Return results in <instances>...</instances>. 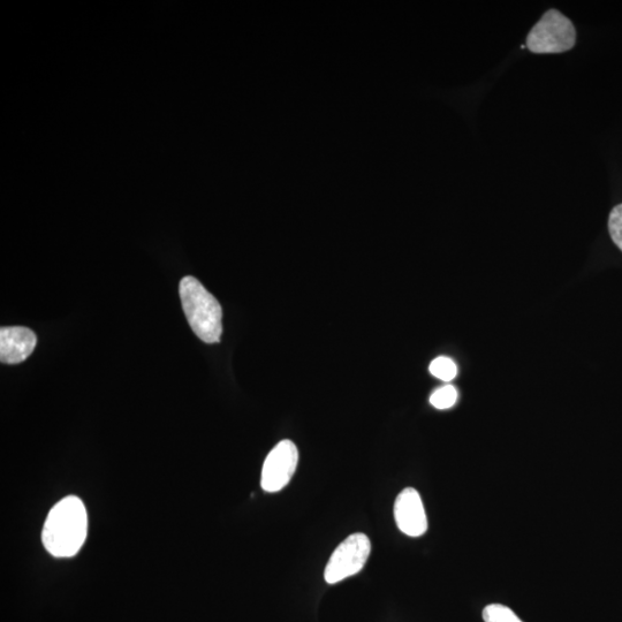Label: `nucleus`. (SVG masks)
<instances>
[{
  "instance_id": "obj_1",
  "label": "nucleus",
  "mask_w": 622,
  "mask_h": 622,
  "mask_svg": "<svg viewBox=\"0 0 622 622\" xmlns=\"http://www.w3.org/2000/svg\"><path fill=\"white\" fill-rule=\"evenodd\" d=\"M88 533L85 504L75 496L60 500L51 508L42 532L44 548L56 558H71L81 550Z\"/></svg>"
},
{
  "instance_id": "obj_2",
  "label": "nucleus",
  "mask_w": 622,
  "mask_h": 622,
  "mask_svg": "<svg viewBox=\"0 0 622 622\" xmlns=\"http://www.w3.org/2000/svg\"><path fill=\"white\" fill-rule=\"evenodd\" d=\"M179 291L182 308L195 335L204 343H219L223 332V311L214 295L191 276L182 278Z\"/></svg>"
},
{
  "instance_id": "obj_3",
  "label": "nucleus",
  "mask_w": 622,
  "mask_h": 622,
  "mask_svg": "<svg viewBox=\"0 0 622 622\" xmlns=\"http://www.w3.org/2000/svg\"><path fill=\"white\" fill-rule=\"evenodd\" d=\"M575 42L576 30L573 22L558 10H549L530 30L526 47L530 52L545 55L570 51Z\"/></svg>"
},
{
  "instance_id": "obj_4",
  "label": "nucleus",
  "mask_w": 622,
  "mask_h": 622,
  "mask_svg": "<svg viewBox=\"0 0 622 622\" xmlns=\"http://www.w3.org/2000/svg\"><path fill=\"white\" fill-rule=\"evenodd\" d=\"M371 552L367 535L352 534L333 551L324 571L326 583L336 584L360 573L366 566Z\"/></svg>"
},
{
  "instance_id": "obj_5",
  "label": "nucleus",
  "mask_w": 622,
  "mask_h": 622,
  "mask_svg": "<svg viewBox=\"0 0 622 622\" xmlns=\"http://www.w3.org/2000/svg\"><path fill=\"white\" fill-rule=\"evenodd\" d=\"M299 451L297 446L288 439L278 443L265 459L261 485L264 491L269 493L283 490L297 470Z\"/></svg>"
},
{
  "instance_id": "obj_6",
  "label": "nucleus",
  "mask_w": 622,
  "mask_h": 622,
  "mask_svg": "<svg viewBox=\"0 0 622 622\" xmlns=\"http://www.w3.org/2000/svg\"><path fill=\"white\" fill-rule=\"evenodd\" d=\"M394 519L402 534L420 537L428 530V519L420 493L414 488L402 490L394 504Z\"/></svg>"
},
{
  "instance_id": "obj_7",
  "label": "nucleus",
  "mask_w": 622,
  "mask_h": 622,
  "mask_svg": "<svg viewBox=\"0 0 622 622\" xmlns=\"http://www.w3.org/2000/svg\"><path fill=\"white\" fill-rule=\"evenodd\" d=\"M35 333L24 326H11L0 330V360L18 364L28 359L35 350Z\"/></svg>"
},
{
  "instance_id": "obj_8",
  "label": "nucleus",
  "mask_w": 622,
  "mask_h": 622,
  "mask_svg": "<svg viewBox=\"0 0 622 622\" xmlns=\"http://www.w3.org/2000/svg\"><path fill=\"white\" fill-rule=\"evenodd\" d=\"M430 373L444 382H451L458 374L457 364L445 356H439L430 364Z\"/></svg>"
},
{
  "instance_id": "obj_9",
  "label": "nucleus",
  "mask_w": 622,
  "mask_h": 622,
  "mask_svg": "<svg viewBox=\"0 0 622 622\" xmlns=\"http://www.w3.org/2000/svg\"><path fill=\"white\" fill-rule=\"evenodd\" d=\"M484 622H522L510 608L502 604H491L483 610Z\"/></svg>"
},
{
  "instance_id": "obj_10",
  "label": "nucleus",
  "mask_w": 622,
  "mask_h": 622,
  "mask_svg": "<svg viewBox=\"0 0 622 622\" xmlns=\"http://www.w3.org/2000/svg\"><path fill=\"white\" fill-rule=\"evenodd\" d=\"M458 400V391L452 385H445L431 394L430 404L437 409H449L455 405Z\"/></svg>"
},
{
  "instance_id": "obj_11",
  "label": "nucleus",
  "mask_w": 622,
  "mask_h": 622,
  "mask_svg": "<svg viewBox=\"0 0 622 622\" xmlns=\"http://www.w3.org/2000/svg\"><path fill=\"white\" fill-rule=\"evenodd\" d=\"M609 231L614 244L622 252V204L613 208L609 218Z\"/></svg>"
}]
</instances>
